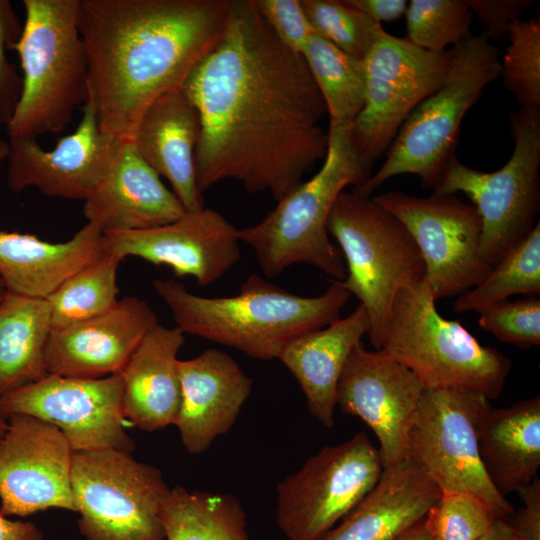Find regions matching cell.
<instances>
[{
	"instance_id": "ac0fdd59",
	"label": "cell",
	"mask_w": 540,
	"mask_h": 540,
	"mask_svg": "<svg viewBox=\"0 0 540 540\" xmlns=\"http://www.w3.org/2000/svg\"><path fill=\"white\" fill-rule=\"evenodd\" d=\"M103 234L107 252L168 266L176 277H192L200 286L220 279L241 257L239 229L207 207L162 226Z\"/></svg>"
},
{
	"instance_id": "5b68a950",
	"label": "cell",
	"mask_w": 540,
	"mask_h": 540,
	"mask_svg": "<svg viewBox=\"0 0 540 540\" xmlns=\"http://www.w3.org/2000/svg\"><path fill=\"white\" fill-rule=\"evenodd\" d=\"M376 350L407 367L425 388L475 393L488 401L501 394L512 368L507 356L438 313L424 279L397 292Z\"/></svg>"
},
{
	"instance_id": "cb8c5ba5",
	"label": "cell",
	"mask_w": 540,
	"mask_h": 540,
	"mask_svg": "<svg viewBox=\"0 0 540 540\" xmlns=\"http://www.w3.org/2000/svg\"><path fill=\"white\" fill-rule=\"evenodd\" d=\"M105 253L103 232L89 222L71 239L58 243L0 230V277L8 292L47 299L70 276Z\"/></svg>"
},
{
	"instance_id": "484cf974",
	"label": "cell",
	"mask_w": 540,
	"mask_h": 540,
	"mask_svg": "<svg viewBox=\"0 0 540 540\" xmlns=\"http://www.w3.org/2000/svg\"><path fill=\"white\" fill-rule=\"evenodd\" d=\"M441 495L411 459L383 469L372 490L322 540H399Z\"/></svg>"
},
{
	"instance_id": "ee69618b",
	"label": "cell",
	"mask_w": 540,
	"mask_h": 540,
	"mask_svg": "<svg viewBox=\"0 0 540 540\" xmlns=\"http://www.w3.org/2000/svg\"><path fill=\"white\" fill-rule=\"evenodd\" d=\"M0 540H43V533L31 522L10 520L0 514Z\"/></svg>"
},
{
	"instance_id": "f1b7e54d",
	"label": "cell",
	"mask_w": 540,
	"mask_h": 540,
	"mask_svg": "<svg viewBox=\"0 0 540 540\" xmlns=\"http://www.w3.org/2000/svg\"><path fill=\"white\" fill-rule=\"evenodd\" d=\"M51 330L47 299L7 292L0 302V397L49 374L45 351Z\"/></svg>"
},
{
	"instance_id": "7dc6e473",
	"label": "cell",
	"mask_w": 540,
	"mask_h": 540,
	"mask_svg": "<svg viewBox=\"0 0 540 540\" xmlns=\"http://www.w3.org/2000/svg\"><path fill=\"white\" fill-rule=\"evenodd\" d=\"M9 154V142L0 138V166Z\"/></svg>"
},
{
	"instance_id": "e0dca14e",
	"label": "cell",
	"mask_w": 540,
	"mask_h": 540,
	"mask_svg": "<svg viewBox=\"0 0 540 540\" xmlns=\"http://www.w3.org/2000/svg\"><path fill=\"white\" fill-rule=\"evenodd\" d=\"M424 389L407 367L379 350H367L360 341L341 373L336 406L373 431L387 468L409 458L408 431Z\"/></svg>"
},
{
	"instance_id": "74e56055",
	"label": "cell",
	"mask_w": 540,
	"mask_h": 540,
	"mask_svg": "<svg viewBox=\"0 0 540 540\" xmlns=\"http://www.w3.org/2000/svg\"><path fill=\"white\" fill-rule=\"evenodd\" d=\"M478 323L500 342L521 349L540 345V300H503L478 311Z\"/></svg>"
},
{
	"instance_id": "3957f363",
	"label": "cell",
	"mask_w": 540,
	"mask_h": 540,
	"mask_svg": "<svg viewBox=\"0 0 540 540\" xmlns=\"http://www.w3.org/2000/svg\"><path fill=\"white\" fill-rule=\"evenodd\" d=\"M153 287L184 334L234 348L259 360L278 359L296 338L340 318L351 297L341 281L305 297L251 274L238 294L203 297L175 279H156Z\"/></svg>"
},
{
	"instance_id": "c3c4849f",
	"label": "cell",
	"mask_w": 540,
	"mask_h": 540,
	"mask_svg": "<svg viewBox=\"0 0 540 540\" xmlns=\"http://www.w3.org/2000/svg\"><path fill=\"white\" fill-rule=\"evenodd\" d=\"M7 428V419L0 413V438L3 436Z\"/></svg>"
},
{
	"instance_id": "2e32d148",
	"label": "cell",
	"mask_w": 540,
	"mask_h": 540,
	"mask_svg": "<svg viewBox=\"0 0 540 540\" xmlns=\"http://www.w3.org/2000/svg\"><path fill=\"white\" fill-rule=\"evenodd\" d=\"M73 454L54 425L26 414L8 417L0 438V514L25 517L49 508L75 512Z\"/></svg>"
},
{
	"instance_id": "ba28073f",
	"label": "cell",
	"mask_w": 540,
	"mask_h": 540,
	"mask_svg": "<svg viewBox=\"0 0 540 540\" xmlns=\"http://www.w3.org/2000/svg\"><path fill=\"white\" fill-rule=\"evenodd\" d=\"M346 266L343 286L369 317L368 337L376 350L397 292L423 280L421 253L404 224L371 197L342 191L327 220Z\"/></svg>"
},
{
	"instance_id": "f546056e",
	"label": "cell",
	"mask_w": 540,
	"mask_h": 540,
	"mask_svg": "<svg viewBox=\"0 0 540 540\" xmlns=\"http://www.w3.org/2000/svg\"><path fill=\"white\" fill-rule=\"evenodd\" d=\"M165 540H251L247 517L231 493L170 488L159 510Z\"/></svg>"
},
{
	"instance_id": "7bdbcfd3",
	"label": "cell",
	"mask_w": 540,
	"mask_h": 540,
	"mask_svg": "<svg viewBox=\"0 0 540 540\" xmlns=\"http://www.w3.org/2000/svg\"><path fill=\"white\" fill-rule=\"evenodd\" d=\"M371 20L392 22L405 15L408 2L406 0H347Z\"/></svg>"
},
{
	"instance_id": "8992f818",
	"label": "cell",
	"mask_w": 540,
	"mask_h": 540,
	"mask_svg": "<svg viewBox=\"0 0 540 540\" xmlns=\"http://www.w3.org/2000/svg\"><path fill=\"white\" fill-rule=\"evenodd\" d=\"M80 0H24L14 45L22 91L6 126L9 138L62 131L88 98L87 57L78 28Z\"/></svg>"
},
{
	"instance_id": "d6986e66",
	"label": "cell",
	"mask_w": 540,
	"mask_h": 540,
	"mask_svg": "<svg viewBox=\"0 0 540 540\" xmlns=\"http://www.w3.org/2000/svg\"><path fill=\"white\" fill-rule=\"evenodd\" d=\"M122 141L101 131L87 99L77 128L50 151L35 138H9L8 185L16 192L36 187L49 197L85 201L104 178Z\"/></svg>"
},
{
	"instance_id": "9a60e30c",
	"label": "cell",
	"mask_w": 540,
	"mask_h": 540,
	"mask_svg": "<svg viewBox=\"0 0 540 540\" xmlns=\"http://www.w3.org/2000/svg\"><path fill=\"white\" fill-rule=\"evenodd\" d=\"M120 374L78 378L48 374L0 397L6 419L26 414L57 427L74 452L115 449L131 453L135 444L124 428Z\"/></svg>"
},
{
	"instance_id": "7a4b0ae2",
	"label": "cell",
	"mask_w": 540,
	"mask_h": 540,
	"mask_svg": "<svg viewBox=\"0 0 540 540\" xmlns=\"http://www.w3.org/2000/svg\"><path fill=\"white\" fill-rule=\"evenodd\" d=\"M229 0H80L88 100L101 131L132 141L146 109L217 44Z\"/></svg>"
},
{
	"instance_id": "9c48e42d",
	"label": "cell",
	"mask_w": 540,
	"mask_h": 540,
	"mask_svg": "<svg viewBox=\"0 0 540 540\" xmlns=\"http://www.w3.org/2000/svg\"><path fill=\"white\" fill-rule=\"evenodd\" d=\"M513 150L498 170L463 164L456 154L433 193L462 192L481 220V256L492 267L532 230L540 209V107H520L509 116Z\"/></svg>"
},
{
	"instance_id": "d6a6232c",
	"label": "cell",
	"mask_w": 540,
	"mask_h": 540,
	"mask_svg": "<svg viewBox=\"0 0 540 540\" xmlns=\"http://www.w3.org/2000/svg\"><path fill=\"white\" fill-rule=\"evenodd\" d=\"M540 293V222L475 287L459 295L455 312L479 311L517 294Z\"/></svg>"
},
{
	"instance_id": "52a82bcc",
	"label": "cell",
	"mask_w": 540,
	"mask_h": 540,
	"mask_svg": "<svg viewBox=\"0 0 540 540\" xmlns=\"http://www.w3.org/2000/svg\"><path fill=\"white\" fill-rule=\"evenodd\" d=\"M451 49L449 69L439 88L412 110L382 166L354 187V194L370 197L388 179L402 174L417 175L424 188L433 189L456 154L466 113L500 74L498 50L483 32L470 34Z\"/></svg>"
},
{
	"instance_id": "f35d334b",
	"label": "cell",
	"mask_w": 540,
	"mask_h": 540,
	"mask_svg": "<svg viewBox=\"0 0 540 540\" xmlns=\"http://www.w3.org/2000/svg\"><path fill=\"white\" fill-rule=\"evenodd\" d=\"M20 27L13 6L8 0H0V125L11 120L22 91V76L7 57L20 38Z\"/></svg>"
},
{
	"instance_id": "60d3db41",
	"label": "cell",
	"mask_w": 540,
	"mask_h": 540,
	"mask_svg": "<svg viewBox=\"0 0 540 540\" xmlns=\"http://www.w3.org/2000/svg\"><path fill=\"white\" fill-rule=\"evenodd\" d=\"M473 15L482 23L489 40L507 36L510 25L534 2L530 0H468Z\"/></svg>"
},
{
	"instance_id": "ffe728a7",
	"label": "cell",
	"mask_w": 540,
	"mask_h": 540,
	"mask_svg": "<svg viewBox=\"0 0 540 540\" xmlns=\"http://www.w3.org/2000/svg\"><path fill=\"white\" fill-rule=\"evenodd\" d=\"M157 324L158 317L147 302L122 298L101 315L51 330L45 351L47 371L78 378L119 374Z\"/></svg>"
},
{
	"instance_id": "681fc988",
	"label": "cell",
	"mask_w": 540,
	"mask_h": 540,
	"mask_svg": "<svg viewBox=\"0 0 540 540\" xmlns=\"http://www.w3.org/2000/svg\"><path fill=\"white\" fill-rule=\"evenodd\" d=\"M8 290L2 280V278L0 277V302L4 299V297L6 296Z\"/></svg>"
},
{
	"instance_id": "7402d4cb",
	"label": "cell",
	"mask_w": 540,
	"mask_h": 540,
	"mask_svg": "<svg viewBox=\"0 0 540 540\" xmlns=\"http://www.w3.org/2000/svg\"><path fill=\"white\" fill-rule=\"evenodd\" d=\"M186 213L132 141L121 142L107 173L83 207L87 222L103 233L150 229Z\"/></svg>"
},
{
	"instance_id": "8fae6325",
	"label": "cell",
	"mask_w": 540,
	"mask_h": 540,
	"mask_svg": "<svg viewBox=\"0 0 540 540\" xmlns=\"http://www.w3.org/2000/svg\"><path fill=\"white\" fill-rule=\"evenodd\" d=\"M488 404L475 393L425 388L408 431V457L441 493L473 494L506 520L514 508L492 483L479 453L478 421Z\"/></svg>"
},
{
	"instance_id": "b9f144b4",
	"label": "cell",
	"mask_w": 540,
	"mask_h": 540,
	"mask_svg": "<svg viewBox=\"0 0 540 540\" xmlns=\"http://www.w3.org/2000/svg\"><path fill=\"white\" fill-rule=\"evenodd\" d=\"M518 494L524 506L510 524L520 540H540V480L536 478Z\"/></svg>"
},
{
	"instance_id": "d4e9b609",
	"label": "cell",
	"mask_w": 540,
	"mask_h": 540,
	"mask_svg": "<svg viewBox=\"0 0 540 540\" xmlns=\"http://www.w3.org/2000/svg\"><path fill=\"white\" fill-rule=\"evenodd\" d=\"M184 333L157 324L141 341L123 370V413L142 431L174 425L181 403L178 353Z\"/></svg>"
},
{
	"instance_id": "4fadbf2b",
	"label": "cell",
	"mask_w": 540,
	"mask_h": 540,
	"mask_svg": "<svg viewBox=\"0 0 540 540\" xmlns=\"http://www.w3.org/2000/svg\"><path fill=\"white\" fill-rule=\"evenodd\" d=\"M452 49L434 52L385 30L363 59L365 101L351 124L353 142L370 164L387 153L412 110L435 92L449 69Z\"/></svg>"
},
{
	"instance_id": "ab89813d",
	"label": "cell",
	"mask_w": 540,
	"mask_h": 540,
	"mask_svg": "<svg viewBox=\"0 0 540 540\" xmlns=\"http://www.w3.org/2000/svg\"><path fill=\"white\" fill-rule=\"evenodd\" d=\"M266 24L291 51L302 54L314 33L300 0H253Z\"/></svg>"
},
{
	"instance_id": "7c38bea8",
	"label": "cell",
	"mask_w": 540,
	"mask_h": 540,
	"mask_svg": "<svg viewBox=\"0 0 540 540\" xmlns=\"http://www.w3.org/2000/svg\"><path fill=\"white\" fill-rule=\"evenodd\" d=\"M383 463L365 432L322 448L276 488V521L288 540H322L378 482Z\"/></svg>"
},
{
	"instance_id": "1f68e13d",
	"label": "cell",
	"mask_w": 540,
	"mask_h": 540,
	"mask_svg": "<svg viewBox=\"0 0 540 540\" xmlns=\"http://www.w3.org/2000/svg\"><path fill=\"white\" fill-rule=\"evenodd\" d=\"M122 258L107 252L64 281L48 298L51 328L57 330L110 310L118 301Z\"/></svg>"
},
{
	"instance_id": "836d02e7",
	"label": "cell",
	"mask_w": 540,
	"mask_h": 540,
	"mask_svg": "<svg viewBox=\"0 0 540 540\" xmlns=\"http://www.w3.org/2000/svg\"><path fill=\"white\" fill-rule=\"evenodd\" d=\"M315 34L363 60L384 31L347 0H300Z\"/></svg>"
},
{
	"instance_id": "277c9868",
	"label": "cell",
	"mask_w": 540,
	"mask_h": 540,
	"mask_svg": "<svg viewBox=\"0 0 540 540\" xmlns=\"http://www.w3.org/2000/svg\"><path fill=\"white\" fill-rule=\"evenodd\" d=\"M351 124L329 122L327 152L318 172L277 201L260 222L239 229L240 241L253 250L266 277L306 263L334 281L345 279V262L329 239L327 220L338 195L365 182L372 167L353 142Z\"/></svg>"
},
{
	"instance_id": "8d00e7d4",
	"label": "cell",
	"mask_w": 540,
	"mask_h": 540,
	"mask_svg": "<svg viewBox=\"0 0 540 540\" xmlns=\"http://www.w3.org/2000/svg\"><path fill=\"white\" fill-rule=\"evenodd\" d=\"M497 519L482 500L465 492L441 493L425 517L434 540H478Z\"/></svg>"
},
{
	"instance_id": "5bb4252c",
	"label": "cell",
	"mask_w": 540,
	"mask_h": 540,
	"mask_svg": "<svg viewBox=\"0 0 540 540\" xmlns=\"http://www.w3.org/2000/svg\"><path fill=\"white\" fill-rule=\"evenodd\" d=\"M373 199L411 234L424 261V280L435 300L461 295L493 268L481 256L478 212L456 194L419 197L389 191Z\"/></svg>"
},
{
	"instance_id": "6da1fadb",
	"label": "cell",
	"mask_w": 540,
	"mask_h": 540,
	"mask_svg": "<svg viewBox=\"0 0 540 540\" xmlns=\"http://www.w3.org/2000/svg\"><path fill=\"white\" fill-rule=\"evenodd\" d=\"M182 88L200 119L195 178L202 195L234 180L279 201L325 158L323 98L302 55L278 40L253 0H229L221 38Z\"/></svg>"
},
{
	"instance_id": "d590c367",
	"label": "cell",
	"mask_w": 540,
	"mask_h": 540,
	"mask_svg": "<svg viewBox=\"0 0 540 540\" xmlns=\"http://www.w3.org/2000/svg\"><path fill=\"white\" fill-rule=\"evenodd\" d=\"M500 61L502 84L520 107H540V19H517Z\"/></svg>"
},
{
	"instance_id": "f6af8a7d",
	"label": "cell",
	"mask_w": 540,
	"mask_h": 540,
	"mask_svg": "<svg viewBox=\"0 0 540 540\" xmlns=\"http://www.w3.org/2000/svg\"><path fill=\"white\" fill-rule=\"evenodd\" d=\"M434 540V539H433ZM478 540H520L512 525L503 519H497L489 531Z\"/></svg>"
},
{
	"instance_id": "4316f807",
	"label": "cell",
	"mask_w": 540,
	"mask_h": 540,
	"mask_svg": "<svg viewBox=\"0 0 540 540\" xmlns=\"http://www.w3.org/2000/svg\"><path fill=\"white\" fill-rule=\"evenodd\" d=\"M369 326L368 314L359 304L348 316L296 338L278 358L299 384L309 413L326 428L335 425L337 387L344 365Z\"/></svg>"
},
{
	"instance_id": "44dd1931",
	"label": "cell",
	"mask_w": 540,
	"mask_h": 540,
	"mask_svg": "<svg viewBox=\"0 0 540 540\" xmlns=\"http://www.w3.org/2000/svg\"><path fill=\"white\" fill-rule=\"evenodd\" d=\"M181 403L175 426L185 449L206 451L235 424L253 381L236 360L218 349L179 361Z\"/></svg>"
},
{
	"instance_id": "603a6c76",
	"label": "cell",
	"mask_w": 540,
	"mask_h": 540,
	"mask_svg": "<svg viewBox=\"0 0 540 540\" xmlns=\"http://www.w3.org/2000/svg\"><path fill=\"white\" fill-rule=\"evenodd\" d=\"M199 133L198 111L181 86L162 94L146 109L132 140L140 157L168 180L187 213L205 207L195 178Z\"/></svg>"
},
{
	"instance_id": "4dcf8cb0",
	"label": "cell",
	"mask_w": 540,
	"mask_h": 540,
	"mask_svg": "<svg viewBox=\"0 0 540 540\" xmlns=\"http://www.w3.org/2000/svg\"><path fill=\"white\" fill-rule=\"evenodd\" d=\"M301 55L323 98L330 122L351 124L365 101L363 60L343 52L315 33Z\"/></svg>"
},
{
	"instance_id": "bcb514c9",
	"label": "cell",
	"mask_w": 540,
	"mask_h": 540,
	"mask_svg": "<svg viewBox=\"0 0 540 540\" xmlns=\"http://www.w3.org/2000/svg\"><path fill=\"white\" fill-rule=\"evenodd\" d=\"M399 540H433L425 518L410 528Z\"/></svg>"
},
{
	"instance_id": "83f0119b",
	"label": "cell",
	"mask_w": 540,
	"mask_h": 540,
	"mask_svg": "<svg viewBox=\"0 0 540 540\" xmlns=\"http://www.w3.org/2000/svg\"><path fill=\"white\" fill-rule=\"evenodd\" d=\"M479 453L488 476L505 497L537 477L540 467V397L482 411L477 428Z\"/></svg>"
},
{
	"instance_id": "e575fe53",
	"label": "cell",
	"mask_w": 540,
	"mask_h": 540,
	"mask_svg": "<svg viewBox=\"0 0 540 540\" xmlns=\"http://www.w3.org/2000/svg\"><path fill=\"white\" fill-rule=\"evenodd\" d=\"M405 17L406 38L422 49L440 52L471 34L474 15L468 0H411Z\"/></svg>"
},
{
	"instance_id": "30bf717a",
	"label": "cell",
	"mask_w": 540,
	"mask_h": 540,
	"mask_svg": "<svg viewBox=\"0 0 540 540\" xmlns=\"http://www.w3.org/2000/svg\"><path fill=\"white\" fill-rule=\"evenodd\" d=\"M71 485L86 540H165L161 470L115 449L74 452Z\"/></svg>"
}]
</instances>
